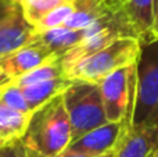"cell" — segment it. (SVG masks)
Wrapping results in <instances>:
<instances>
[{"instance_id": "1", "label": "cell", "mask_w": 158, "mask_h": 157, "mask_svg": "<svg viewBox=\"0 0 158 157\" xmlns=\"http://www.w3.org/2000/svg\"><path fill=\"white\" fill-rule=\"evenodd\" d=\"M71 141V122L63 93L33 111L21 138L27 157H58Z\"/></svg>"}, {"instance_id": "2", "label": "cell", "mask_w": 158, "mask_h": 157, "mask_svg": "<svg viewBox=\"0 0 158 157\" xmlns=\"http://www.w3.org/2000/svg\"><path fill=\"white\" fill-rule=\"evenodd\" d=\"M140 49L142 45L136 38L122 36L72 66L64 72V75L69 81H83L98 85L104 78L117 70L136 63Z\"/></svg>"}, {"instance_id": "3", "label": "cell", "mask_w": 158, "mask_h": 157, "mask_svg": "<svg viewBox=\"0 0 158 157\" xmlns=\"http://www.w3.org/2000/svg\"><path fill=\"white\" fill-rule=\"evenodd\" d=\"M63 97L71 122L72 141L107 122L97 83L72 81Z\"/></svg>"}, {"instance_id": "4", "label": "cell", "mask_w": 158, "mask_h": 157, "mask_svg": "<svg viewBox=\"0 0 158 157\" xmlns=\"http://www.w3.org/2000/svg\"><path fill=\"white\" fill-rule=\"evenodd\" d=\"M107 122L126 120L133 127V111L137 92L136 63L117 70L98 83Z\"/></svg>"}, {"instance_id": "5", "label": "cell", "mask_w": 158, "mask_h": 157, "mask_svg": "<svg viewBox=\"0 0 158 157\" xmlns=\"http://www.w3.org/2000/svg\"><path fill=\"white\" fill-rule=\"evenodd\" d=\"M137 57V92L133 111V125H139L148 117L158 103V40L140 43Z\"/></svg>"}, {"instance_id": "6", "label": "cell", "mask_w": 158, "mask_h": 157, "mask_svg": "<svg viewBox=\"0 0 158 157\" xmlns=\"http://www.w3.org/2000/svg\"><path fill=\"white\" fill-rule=\"evenodd\" d=\"M131 128L132 125L126 120L118 122H106L86 132L81 138L72 141L67 149L79 153H86L90 156L108 155V153L115 152L117 145Z\"/></svg>"}, {"instance_id": "7", "label": "cell", "mask_w": 158, "mask_h": 157, "mask_svg": "<svg viewBox=\"0 0 158 157\" xmlns=\"http://www.w3.org/2000/svg\"><path fill=\"white\" fill-rule=\"evenodd\" d=\"M35 36V28L25 19L15 0L11 11L0 21V58L31 45Z\"/></svg>"}, {"instance_id": "8", "label": "cell", "mask_w": 158, "mask_h": 157, "mask_svg": "<svg viewBox=\"0 0 158 157\" xmlns=\"http://www.w3.org/2000/svg\"><path fill=\"white\" fill-rule=\"evenodd\" d=\"M118 10L133 38L140 43L154 40V0H118Z\"/></svg>"}, {"instance_id": "9", "label": "cell", "mask_w": 158, "mask_h": 157, "mask_svg": "<svg viewBox=\"0 0 158 157\" xmlns=\"http://www.w3.org/2000/svg\"><path fill=\"white\" fill-rule=\"evenodd\" d=\"M54 58H60L58 56H54L50 53L46 47L42 45L32 42L28 46H24L18 49L17 52L0 58V68L10 77V79L21 77L27 72L35 70L36 67L47 63Z\"/></svg>"}, {"instance_id": "10", "label": "cell", "mask_w": 158, "mask_h": 157, "mask_svg": "<svg viewBox=\"0 0 158 157\" xmlns=\"http://www.w3.org/2000/svg\"><path fill=\"white\" fill-rule=\"evenodd\" d=\"M158 147V138L144 125H133L117 145L114 157H151Z\"/></svg>"}, {"instance_id": "11", "label": "cell", "mask_w": 158, "mask_h": 157, "mask_svg": "<svg viewBox=\"0 0 158 157\" xmlns=\"http://www.w3.org/2000/svg\"><path fill=\"white\" fill-rule=\"evenodd\" d=\"M122 36L125 35L118 28H107V29L100 31V32L94 33L92 36L83 38L77 46H74L71 50H68L65 54L60 57L64 72L68 68H71L72 66H75L77 63H79V61H82L83 58L97 53L98 50L104 49L111 42H114L118 38H122Z\"/></svg>"}, {"instance_id": "12", "label": "cell", "mask_w": 158, "mask_h": 157, "mask_svg": "<svg viewBox=\"0 0 158 157\" xmlns=\"http://www.w3.org/2000/svg\"><path fill=\"white\" fill-rule=\"evenodd\" d=\"M82 39H83L82 29H69L65 27H58L44 31L42 33H36L33 42L46 47L54 56L61 57L74 46H77Z\"/></svg>"}, {"instance_id": "13", "label": "cell", "mask_w": 158, "mask_h": 157, "mask_svg": "<svg viewBox=\"0 0 158 157\" xmlns=\"http://www.w3.org/2000/svg\"><path fill=\"white\" fill-rule=\"evenodd\" d=\"M72 81H69L65 77L54 78V79L43 81V82L35 83V85H29L22 88V93L27 100L28 108L31 113H33L35 110H38L40 106H43L44 103H47L49 100H52L53 97L58 96V95L64 93L65 89L71 85Z\"/></svg>"}, {"instance_id": "14", "label": "cell", "mask_w": 158, "mask_h": 157, "mask_svg": "<svg viewBox=\"0 0 158 157\" xmlns=\"http://www.w3.org/2000/svg\"><path fill=\"white\" fill-rule=\"evenodd\" d=\"M32 113H19L0 103V149L19 141Z\"/></svg>"}, {"instance_id": "15", "label": "cell", "mask_w": 158, "mask_h": 157, "mask_svg": "<svg viewBox=\"0 0 158 157\" xmlns=\"http://www.w3.org/2000/svg\"><path fill=\"white\" fill-rule=\"evenodd\" d=\"M60 77H65L64 75V70H63V66H61L60 58H54V60L47 61V63L36 67L32 71L13 79L11 83H14L15 86L22 89L25 86L35 85V83L49 81V79H54V78H60Z\"/></svg>"}, {"instance_id": "16", "label": "cell", "mask_w": 158, "mask_h": 157, "mask_svg": "<svg viewBox=\"0 0 158 157\" xmlns=\"http://www.w3.org/2000/svg\"><path fill=\"white\" fill-rule=\"evenodd\" d=\"M77 0H17L25 19L35 27L47 13L67 3H75Z\"/></svg>"}, {"instance_id": "17", "label": "cell", "mask_w": 158, "mask_h": 157, "mask_svg": "<svg viewBox=\"0 0 158 157\" xmlns=\"http://www.w3.org/2000/svg\"><path fill=\"white\" fill-rule=\"evenodd\" d=\"M75 3H67V4H63V6H60V7L52 10L50 13H47L46 15H44L43 18L33 27L35 28V32L42 33V32H44V31L53 29V28L63 27V25L65 24L67 19L69 18V15L74 13Z\"/></svg>"}, {"instance_id": "18", "label": "cell", "mask_w": 158, "mask_h": 157, "mask_svg": "<svg viewBox=\"0 0 158 157\" xmlns=\"http://www.w3.org/2000/svg\"><path fill=\"white\" fill-rule=\"evenodd\" d=\"M0 103H3L15 111H19V113H31L21 88L15 86L11 82L3 86L2 95H0Z\"/></svg>"}, {"instance_id": "19", "label": "cell", "mask_w": 158, "mask_h": 157, "mask_svg": "<svg viewBox=\"0 0 158 157\" xmlns=\"http://www.w3.org/2000/svg\"><path fill=\"white\" fill-rule=\"evenodd\" d=\"M0 157H27L21 139L0 149Z\"/></svg>"}, {"instance_id": "20", "label": "cell", "mask_w": 158, "mask_h": 157, "mask_svg": "<svg viewBox=\"0 0 158 157\" xmlns=\"http://www.w3.org/2000/svg\"><path fill=\"white\" fill-rule=\"evenodd\" d=\"M139 125H144V127H147L148 129H151L154 134H156L157 138H158V103H157L156 107L153 108V111L148 114L147 118Z\"/></svg>"}, {"instance_id": "21", "label": "cell", "mask_w": 158, "mask_h": 157, "mask_svg": "<svg viewBox=\"0 0 158 157\" xmlns=\"http://www.w3.org/2000/svg\"><path fill=\"white\" fill-rule=\"evenodd\" d=\"M58 157H114V152L108 153V155H103V156H90V155H86V153H79V152L65 149Z\"/></svg>"}, {"instance_id": "22", "label": "cell", "mask_w": 158, "mask_h": 157, "mask_svg": "<svg viewBox=\"0 0 158 157\" xmlns=\"http://www.w3.org/2000/svg\"><path fill=\"white\" fill-rule=\"evenodd\" d=\"M14 4H15V0H0V21L10 13Z\"/></svg>"}, {"instance_id": "23", "label": "cell", "mask_w": 158, "mask_h": 157, "mask_svg": "<svg viewBox=\"0 0 158 157\" xmlns=\"http://www.w3.org/2000/svg\"><path fill=\"white\" fill-rule=\"evenodd\" d=\"M153 38L158 40V0H154V24H153Z\"/></svg>"}, {"instance_id": "24", "label": "cell", "mask_w": 158, "mask_h": 157, "mask_svg": "<svg viewBox=\"0 0 158 157\" xmlns=\"http://www.w3.org/2000/svg\"><path fill=\"white\" fill-rule=\"evenodd\" d=\"M11 82V79H10V77H8L7 74H6L4 71H3L2 68H0V88H3V86H6L7 83H10Z\"/></svg>"}, {"instance_id": "25", "label": "cell", "mask_w": 158, "mask_h": 157, "mask_svg": "<svg viewBox=\"0 0 158 157\" xmlns=\"http://www.w3.org/2000/svg\"><path fill=\"white\" fill-rule=\"evenodd\" d=\"M151 157H158V147H157V150H156V152L153 153V156H151Z\"/></svg>"}, {"instance_id": "26", "label": "cell", "mask_w": 158, "mask_h": 157, "mask_svg": "<svg viewBox=\"0 0 158 157\" xmlns=\"http://www.w3.org/2000/svg\"><path fill=\"white\" fill-rule=\"evenodd\" d=\"M2 89H3V88H0V95H2Z\"/></svg>"}]
</instances>
